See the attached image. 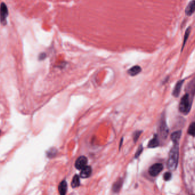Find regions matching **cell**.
Segmentation results:
<instances>
[{
    "label": "cell",
    "instance_id": "6da1fadb",
    "mask_svg": "<svg viewBox=\"0 0 195 195\" xmlns=\"http://www.w3.org/2000/svg\"><path fill=\"white\" fill-rule=\"evenodd\" d=\"M179 156V143H175L174 146L170 151L168 160V168L171 171H174L176 168Z\"/></svg>",
    "mask_w": 195,
    "mask_h": 195
},
{
    "label": "cell",
    "instance_id": "7a4b0ae2",
    "mask_svg": "<svg viewBox=\"0 0 195 195\" xmlns=\"http://www.w3.org/2000/svg\"><path fill=\"white\" fill-rule=\"evenodd\" d=\"M180 111L185 114H188L190 110V95L186 94L180 100L179 105Z\"/></svg>",
    "mask_w": 195,
    "mask_h": 195
},
{
    "label": "cell",
    "instance_id": "3957f363",
    "mask_svg": "<svg viewBox=\"0 0 195 195\" xmlns=\"http://www.w3.org/2000/svg\"><path fill=\"white\" fill-rule=\"evenodd\" d=\"M8 16V7L5 3H1L0 5V22L2 25H5L7 24V17Z\"/></svg>",
    "mask_w": 195,
    "mask_h": 195
},
{
    "label": "cell",
    "instance_id": "277c9868",
    "mask_svg": "<svg viewBox=\"0 0 195 195\" xmlns=\"http://www.w3.org/2000/svg\"><path fill=\"white\" fill-rule=\"evenodd\" d=\"M163 169V165L161 163H156L149 169V173L152 176H158Z\"/></svg>",
    "mask_w": 195,
    "mask_h": 195
},
{
    "label": "cell",
    "instance_id": "5b68a950",
    "mask_svg": "<svg viewBox=\"0 0 195 195\" xmlns=\"http://www.w3.org/2000/svg\"><path fill=\"white\" fill-rule=\"evenodd\" d=\"M87 159L84 156H82L77 159L75 163V166L76 168L81 170L84 168L86 166H87Z\"/></svg>",
    "mask_w": 195,
    "mask_h": 195
},
{
    "label": "cell",
    "instance_id": "8992f818",
    "mask_svg": "<svg viewBox=\"0 0 195 195\" xmlns=\"http://www.w3.org/2000/svg\"><path fill=\"white\" fill-rule=\"evenodd\" d=\"M160 133L161 135L163 137H167L168 134V127L167 126L165 120L164 118H163L161 121H160Z\"/></svg>",
    "mask_w": 195,
    "mask_h": 195
},
{
    "label": "cell",
    "instance_id": "52a82bcc",
    "mask_svg": "<svg viewBox=\"0 0 195 195\" xmlns=\"http://www.w3.org/2000/svg\"><path fill=\"white\" fill-rule=\"evenodd\" d=\"M195 12V0H192L186 7L185 13L186 15L190 16L192 15Z\"/></svg>",
    "mask_w": 195,
    "mask_h": 195
},
{
    "label": "cell",
    "instance_id": "ba28073f",
    "mask_svg": "<svg viewBox=\"0 0 195 195\" xmlns=\"http://www.w3.org/2000/svg\"><path fill=\"white\" fill-rule=\"evenodd\" d=\"M141 71H142V68L138 65H135L132 67L131 68L128 69L127 71V73L130 76L134 77L137 75V74H139Z\"/></svg>",
    "mask_w": 195,
    "mask_h": 195
},
{
    "label": "cell",
    "instance_id": "9c48e42d",
    "mask_svg": "<svg viewBox=\"0 0 195 195\" xmlns=\"http://www.w3.org/2000/svg\"><path fill=\"white\" fill-rule=\"evenodd\" d=\"M92 172V169L90 166H86L84 168L81 169L80 176L82 178H87L90 176Z\"/></svg>",
    "mask_w": 195,
    "mask_h": 195
},
{
    "label": "cell",
    "instance_id": "30bf717a",
    "mask_svg": "<svg viewBox=\"0 0 195 195\" xmlns=\"http://www.w3.org/2000/svg\"><path fill=\"white\" fill-rule=\"evenodd\" d=\"M183 82H184V80H180L178 82H177V83L175 87L174 90L172 93V94L175 97H178L179 95L181 89V86H183Z\"/></svg>",
    "mask_w": 195,
    "mask_h": 195
},
{
    "label": "cell",
    "instance_id": "8fae6325",
    "mask_svg": "<svg viewBox=\"0 0 195 195\" xmlns=\"http://www.w3.org/2000/svg\"><path fill=\"white\" fill-rule=\"evenodd\" d=\"M68 190V184L66 181H62L58 187V190L60 195H66Z\"/></svg>",
    "mask_w": 195,
    "mask_h": 195
},
{
    "label": "cell",
    "instance_id": "7c38bea8",
    "mask_svg": "<svg viewBox=\"0 0 195 195\" xmlns=\"http://www.w3.org/2000/svg\"><path fill=\"white\" fill-rule=\"evenodd\" d=\"M123 179L120 178L118 180H116V181L115 182V183L112 186V190L115 192V193H117L118 192H119L120 190L121 189V186H122V184H123Z\"/></svg>",
    "mask_w": 195,
    "mask_h": 195
},
{
    "label": "cell",
    "instance_id": "4fadbf2b",
    "mask_svg": "<svg viewBox=\"0 0 195 195\" xmlns=\"http://www.w3.org/2000/svg\"><path fill=\"white\" fill-rule=\"evenodd\" d=\"M159 141L158 137L157 135H155L153 138L149 141L148 144V147L149 148H155L159 146Z\"/></svg>",
    "mask_w": 195,
    "mask_h": 195
},
{
    "label": "cell",
    "instance_id": "5bb4252c",
    "mask_svg": "<svg viewBox=\"0 0 195 195\" xmlns=\"http://www.w3.org/2000/svg\"><path fill=\"white\" fill-rule=\"evenodd\" d=\"M181 131H178L176 132H174L171 136V138L172 139V140L175 143H179L180 139L181 137Z\"/></svg>",
    "mask_w": 195,
    "mask_h": 195
},
{
    "label": "cell",
    "instance_id": "9a60e30c",
    "mask_svg": "<svg viewBox=\"0 0 195 195\" xmlns=\"http://www.w3.org/2000/svg\"><path fill=\"white\" fill-rule=\"evenodd\" d=\"M80 185V180L79 176L78 175H75L72 180L71 182V187L73 188H77Z\"/></svg>",
    "mask_w": 195,
    "mask_h": 195
},
{
    "label": "cell",
    "instance_id": "2e32d148",
    "mask_svg": "<svg viewBox=\"0 0 195 195\" xmlns=\"http://www.w3.org/2000/svg\"><path fill=\"white\" fill-rule=\"evenodd\" d=\"M57 153V150L55 148H52L47 152V156L49 158H52L56 155Z\"/></svg>",
    "mask_w": 195,
    "mask_h": 195
},
{
    "label": "cell",
    "instance_id": "e0dca14e",
    "mask_svg": "<svg viewBox=\"0 0 195 195\" xmlns=\"http://www.w3.org/2000/svg\"><path fill=\"white\" fill-rule=\"evenodd\" d=\"M188 134L192 136H195V122L190 124L188 128Z\"/></svg>",
    "mask_w": 195,
    "mask_h": 195
},
{
    "label": "cell",
    "instance_id": "ac0fdd59",
    "mask_svg": "<svg viewBox=\"0 0 195 195\" xmlns=\"http://www.w3.org/2000/svg\"><path fill=\"white\" fill-rule=\"evenodd\" d=\"M190 27H189L187 30H186V32H185V33L184 37V41H183V48L184 47L185 45V43L187 42L188 37H189V36H190Z\"/></svg>",
    "mask_w": 195,
    "mask_h": 195
},
{
    "label": "cell",
    "instance_id": "d6986e66",
    "mask_svg": "<svg viewBox=\"0 0 195 195\" xmlns=\"http://www.w3.org/2000/svg\"><path fill=\"white\" fill-rule=\"evenodd\" d=\"M142 133V131H136L133 134V140L134 142H137L138 139L140 137Z\"/></svg>",
    "mask_w": 195,
    "mask_h": 195
},
{
    "label": "cell",
    "instance_id": "ffe728a7",
    "mask_svg": "<svg viewBox=\"0 0 195 195\" xmlns=\"http://www.w3.org/2000/svg\"><path fill=\"white\" fill-rule=\"evenodd\" d=\"M143 146L142 145H140V146L139 147V148H138L137 151L136 152L135 155V158H137L140 155V154H141L143 152Z\"/></svg>",
    "mask_w": 195,
    "mask_h": 195
},
{
    "label": "cell",
    "instance_id": "44dd1931",
    "mask_svg": "<svg viewBox=\"0 0 195 195\" xmlns=\"http://www.w3.org/2000/svg\"><path fill=\"white\" fill-rule=\"evenodd\" d=\"M171 174L169 172H166L164 175V179L165 181H168L169 180L171 179Z\"/></svg>",
    "mask_w": 195,
    "mask_h": 195
},
{
    "label": "cell",
    "instance_id": "7402d4cb",
    "mask_svg": "<svg viewBox=\"0 0 195 195\" xmlns=\"http://www.w3.org/2000/svg\"><path fill=\"white\" fill-rule=\"evenodd\" d=\"M46 57V53H41L39 55V57H38V59L39 61H42V60H44L45 58Z\"/></svg>",
    "mask_w": 195,
    "mask_h": 195
},
{
    "label": "cell",
    "instance_id": "603a6c76",
    "mask_svg": "<svg viewBox=\"0 0 195 195\" xmlns=\"http://www.w3.org/2000/svg\"><path fill=\"white\" fill-rule=\"evenodd\" d=\"M123 139L121 138V142H120V145H119V148L121 147V144H122V143H123Z\"/></svg>",
    "mask_w": 195,
    "mask_h": 195
},
{
    "label": "cell",
    "instance_id": "cb8c5ba5",
    "mask_svg": "<svg viewBox=\"0 0 195 195\" xmlns=\"http://www.w3.org/2000/svg\"><path fill=\"white\" fill-rule=\"evenodd\" d=\"M0 134H1V131H0Z\"/></svg>",
    "mask_w": 195,
    "mask_h": 195
}]
</instances>
